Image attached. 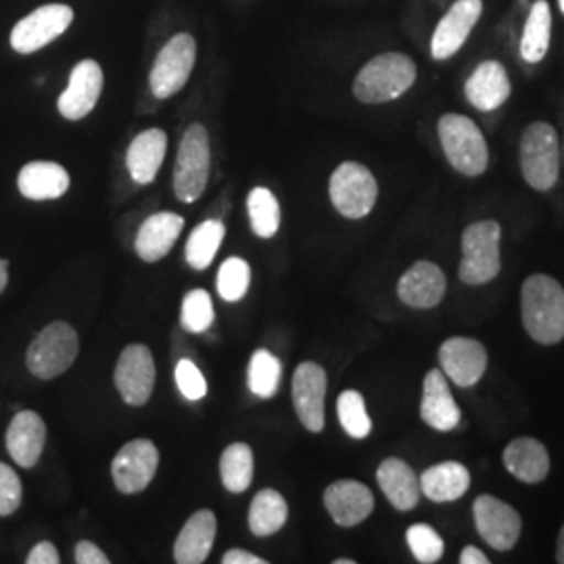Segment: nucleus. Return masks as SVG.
I'll use <instances>...</instances> for the list:
<instances>
[{
  "instance_id": "bb28decb",
  "label": "nucleus",
  "mask_w": 564,
  "mask_h": 564,
  "mask_svg": "<svg viewBox=\"0 0 564 564\" xmlns=\"http://www.w3.org/2000/svg\"><path fill=\"white\" fill-rule=\"evenodd\" d=\"M18 186L30 202H53L67 193L69 174L59 163L32 162L21 167Z\"/></svg>"
},
{
  "instance_id": "ddd939ff",
  "label": "nucleus",
  "mask_w": 564,
  "mask_h": 564,
  "mask_svg": "<svg viewBox=\"0 0 564 564\" xmlns=\"http://www.w3.org/2000/svg\"><path fill=\"white\" fill-rule=\"evenodd\" d=\"M160 466V449L149 440L123 445L111 464L113 484L121 494H141L153 481Z\"/></svg>"
},
{
  "instance_id": "f8f14e48",
  "label": "nucleus",
  "mask_w": 564,
  "mask_h": 564,
  "mask_svg": "<svg viewBox=\"0 0 564 564\" xmlns=\"http://www.w3.org/2000/svg\"><path fill=\"white\" fill-rule=\"evenodd\" d=\"M116 387L128 405H144L155 387V362L147 345H128L116 366Z\"/></svg>"
},
{
  "instance_id": "423d86ee",
  "label": "nucleus",
  "mask_w": 564,
  "mask_h": 564,
  "mask_svg": "<svg viewBox=\"0 0 564 564\" xmlns=\"http://www.w3.org/2000/svg\"><path fill=\"white\" fill-rule=\"evenodd\" d=\"M78 351L80 341L76 330L69 324L57 321L36 335V339L28 347L25 364L34 377L48 381L67 372L69 366L76 362Z\"/></svg>"
},
{
  "instance_id": "dca6fc26",
  "label": "nucleus",
  "mask_w": 564,
  "mask_h": 564,
  "mask_svg": "<svg viewBox=\"0 0 564 564\" xmlns=\"http://www.w3.org/2000/svg\"><path fill=\"white\" fill-rule=\"evenodd\" d=\"M326 370L321 364L303 362L293 375V405L303 426L310 433L324 429V398H326Z\"/></svg>"
},
{
  "instance_id": "9b49d317",
  "label": "nucleus",
  "mask_w": 564,
  "mask_h": 564,
  "mask_svg": "<svg viewBox=\"0 0 564 564\" xmlns=\"http://www.w3.org/2000/svg\"><path fill=\"white\" fill-rule=\"evenodd\" d=\"M74 11L67 4H44L30 13L13 28L11 46L21 55H30L57 41L61 34L72 25Z\"/></svg>"
},
{
  "instance_id": "c9c22d12",
  "label": "nucleus",
  "mask_w": 564,
  "mask_h": 564,
  "mask_svg": "<svg viewBox=\"0 0 564 564\" xmlns=\"http://www.w3.org/2000/svg\"><path fill=\"white\" fill-rule=\"evenodd\" d=\"M337 414H339L343 431L351 440H366L372 433V421L366 412V402L358 391L354 389L343 391L337 400Z\"/></svg>"
},
{
  "instance_id": "72a5a7b5",
  "label": "nucleus",
  "mask_w": 564,
  "mask_h": 564,
  "mask_svg": "<svg viewBox=\"0 0 564 564\" xmlns=\"http://www.w3.org/2000/svg\"><path fill=\"white\" fill-rule=\"evenodd\" d=\"M220 477L228 491L242 494L253 481V452L247 444L228 445L220 458Z\"/></svg>"
},
{
  "instance_id": "7ed1b4c3",
  "label": "nucleus",
  "mask_w": 564,
  "mask_h": 564,
  "mask_svg": "<svg viewBox=\"0 0 564 564\" xmlns=\"http://www.w3.org/2000/svg\"><path fill=\"white\" fill-rule=\"evenodd\" d=\"M445 158L468 178L481 176L489 165V149L481 128L460 113H445L437 123Z\"/></svg>"
},
{
  "instance_id": "79ce46f5",
  "label": "nucleus",
  "mask_w": 564,
  "mask_h": 564,
  "mask_svg": "<svg viewBox=\"0 0 564 564\" xmlns=\"http://www.w3.org/2000/svg\"><path fill=\"white\" fill-rule=\"evenodd\" d=\"M76 563L78 564H109V556L102 552L99 545L93 542H80L76 545Z\"/></svg>"
},
{
  "instance_id": "aec40b11",
  "label": "nucleus",
  "mask_w": 564,
  "mask_h": 564,
  "mask_svg": "<svg viewBox=\"0 0 564 564\" xmlns=\"http://www.w3.org/2000/svg\"><path fill=\"white\" fill-rule=\"evenodd\" d=\"M421 419L424 424H429L431 429H435L440 433L454 431L463 421V412L449 391L444 370L433 368L424 377Z\"/></svg>"
},
{
  "instance_id": "4c0bfd02",
  "label": "nucleus",
  "mask_w": 564,
  "mask_h": 564,
  "mask_svg": "<svg viewBox=\"0 0 564 564\" xmlns=\"http://www.w3.org/2000/svg\"><path fill=\"white\" fill-rule=\"evenodd\" d=\"M214 323V303L205 289H193L182 302L181 324L186 333H205Z\"/></svg>"
},
{
  "instance_id": "f257e3e1",
  "label": "nucleus",
  "mask_w": 564,
  "mask_h": 564,
  "mask_svg": "<svg viewBox=\"0 0 564 564\" xmlns=\"http://www.w3.org/2000/svg\"><path fill=\"white\" fill-rule=\"evenodd\" d=\"M521 318L527 335L540 345L564 339V289L547 274H533L521 289Z\"/></svg>"
},
{
  "instance_id": "c756f323",
  "label": "nucleus",
  "mask_w": 564,
  "mask_h": 564,
  "mask_svg": "<svg viewBox=\"0 0 564 564\" xmlns=\"http://www.w3.org/2000/svg\"><path fill=\"white\" fill-rule=\"evenodd\" d=\"M289 517V506L276 489H262L256 494L249 508V529L258 538L279 533Z\"/></svg>"
},
{
  "instance_id": "a19ab883",
  "label": "nucleus",
  "mask_w": 564,
  "mask_h": 564,
  "mask_svg": "<svg viewBox=\"0 0 564 564\" xmlns=\"http://www.w3.org/2000/svg\"><path fill=\"white\" fill-rule=\"evenodd\" d=\"M21 496L23 489L18 473L0 463V517H11L20 508Z\"/></svg>"
},
{
  "instance_id": "6e6552de",
  "label": "nucleus",
  "mask_w": 564,
  "mask_h": 564,
  "mask_svg": "<svg viewBox=\"0 0 564 564\" xmlns=\"http://www.w3.org/2000/svg\"><path fill=\"white\" fill-rule=\"evenodd\" d=\"M328 195L343 218L362 220L379 199V184L362 163L345 162L333 172Z\"/></svg>"
},
{
  "instance_id": "0eeeda50",
  "label": "nucleus",
  "mask_w": 564,
  "mask_h": 564,
  "mask_svg": "<svg viewBox=\"0 0 564 564\" xmlns=\"http://www.w3.org/2000/svg\"><path fill=\"white\" fill-rule=\"evenodd\" d=\"M209 134L202 123L188 126L182 137L178 160L174 167V193L182 203H195L209 181Z\"/></svg>"
},
{
  "instance_id": "ea45409f",
  "label": "nucleus",
  "mask_w": 564,
  "mask_h": 564,
  "mask_svg": "<svg viewBox=\"0 0 564 564\" xmlns=\"http://www.w3.org/2000/svg\"><path fill=\"white\" fill-rule=\"evenodd\" d=\"M174 375H176V384H178L182 395L188 402H199L207 395V383H205L197 364L191 362V360H181Z\"/></svg>"
},
{
  "instance_id": "c85d7f7f",
  "label": "nucleus",
  "mask_w": 564,
  "mask_h": 564,
  "mask_svg": "<svg viewBox=\"0 0 564 564\" xmlns=\"http://www.w3.org/2000/svg\"><path fill=\"white\" fill-rule=\"evenodd\" d=\"M421 491L435 505L460 500L470 487V473L460 463L447 460L426 468L421 475Z\"/></svg>"
},
{
  "instance_id": "9d476101",
  "label": "nucleus",
  "mask_w": 564,
  "mask_h": 564,
  "mask_svg": "<svg viewBox=\"0 0 564 564\" xmlns=\"http://www.w3.org/2000/svg\"><path fill=\"white\" fill-rule=\"evenodd\" d=\"M473 514L481 540L496 552H510L523 533V519L517 508L496 496H479L473 505Z\"/></svg>"
},
{
  "instance_id": "a878e982",
  "label": "nucleus",
  "mask_w": 564,
  "mask_h": 564,
  "mask_svg": "<svg viewBox=\"0 0 564 564\" xmlns=\"http://www.w3.org/2000/svg\"><path fill=\"white\" fill-rule=\"evenodd\" d=\"M377 481L393 508L408 512L421 502V481L402 458H387L377 470Z\"/></svg>"
},
{
  "instance_id": "393cba45",
  "label": "nucleus",
  "mask_w": 564,
  "mask_h": 564,
  "mask_svg": "<svg viewBox=\"0 0 564 564\" xmlns=\"http://www.w3.org/2000/svg\"><path fill=\"white\" fill-rule=\"evenodd\" d=\"M218 531V521L212 510L195 512L174 544V561L178 564H202L207 561Z\"/></svg>"
},
{
  "instance_id": "a211bd4d",
  "label": "nucleus",
  "mask_w": 564,
  "mask_h": 564,
  "mask_svg": "<svg viewBox=\"0 0 564 564\" xmlns=\"http://www.w3.org/2000/svg\"><path fill=\"white\" fill-rule=\"evenodd\" d=\"M324 506L339 527H356L372 514L375 496L360 481L341 479L324 489Z\"/></svg>"
},
{
  "instance_id": "09e8293b",
  "label": "nucleus",
  "mask_w": 564,
  "mask_h": 564,
  "mask_svg": "<svg viewBox=\"0 0 564 564\" xmlns=\"http://www.w3.org/2000/svg\"><path fill=\"white\" fill-rule=\"evenodd\" d=\"M335 564H356V561H351V558H337Z\"/></svg>"
},
{
  "instance_id": "473e14b6",
  "label": "nucleus",
  "mask_w": 564,
  "mask_h": 564,
  "mask_svg": "<svg viewBox=\"0 0 564 564\" xmlns=\"http://www.w3.org/2000/svg\"><path fill=\"white\" fill-rule=\"evenodd\" d=\"M251 228L260 239H272L281 228V205L270 188L258 186L247 197Z\"/></svg>"
},
{
  "instance_id": "f3484780",
  "label": "nucleus",
  "mask_w": 564,
  "mask_h": 564,
  "mask_svg": "<svg viewBox=\"0 0 564 564\" xmlns=\"http://www.w3.org/2000/svg\"><path fill=\"white\" fill-rule=\"evenodd\" d=\"M102 69L97 61H80L69 76V84L63 90L57 101L59 113L69 121H78L86 118L101 97Z\"/></svg>"
},
{
  "instance_id": "39448f33",
  "label": "nucleus",
  "mask_w": 564,
  "mask_h": 564,
  "mask_svg": "<svg viewBox=\"0 0 564 564\" xmlns=\"http://www.w3.org/2000/svg\"><path fill=\"white\" fill-rule=\"evenodd\" d=\"M500 239L502 228L496 220H481L464 228L463 260L458 265V276L464 284L479 286L500 274Z\"/></svg>"
},
{
  "instance_id": "b1692460",
  "label": "nucleus",
  "mask_w": 564,
  "mask_h": 564,
  "mask_svg": "<svg viewBox=\"0 0 564 564\" xmlns=\"http://www.w3.org/2000/svg\"><path fill=\"white\" fill-rule=\"evenodd\" d=\"M184 218L172 212H162L142 223L141 230L137 235V253L142 262H160L172 247L178 241Z\"/></svg>"
},
{
  "instance_id": "e433bc0d",
  "label": "nucleus",
  "mask_w": 564,
  "mask_h": 564,
  "mask_svg": "<svg viewBox=\"0 0 564 564\" xmlns=\"http://www.w3.org/2000/svg\"><path fill=\"white\" fill-rule=\"evenodd\" d=\"M251 284V268L241 258H228L218 272V293L224 302H241Z\"/></svg>"
},
{
  "instance_id": "a18cd8bd",
  "label": "nucleus",
  "mask_w": 564,
  "mask_h": 564,
  "mask_svg": "<svg viewBox=\"0 0 564 564\" xmlns=\"http://www.w3.org/2000/svg\"><path fill=\"white\" fill-rule=\"evenodd\" d=\"M460 563L463 564H489V558L485 556L484 552L475 545H466L460 554Z\"/></svg>"
},
{
  "instance_id": "37998d69",
  "label": "nucleus",
  "mask_w": 564,
  "mask_h": 564,
  "mask_svg": "<svg viewBox=\"0 0 564 564\" xmlns=\"http://www.w3.org/2000/svg\"><path fill=\"white\" fill-rule=\"evenodd\" d=\"M28 564H59V552L57 547L51 544V542H41V544L34 545L32 552L28 554L25 558Z\"/></svg>"
},
{
  "instance_id": "20e7f679",
  "label": "nucleus",
  "mask_w": 564,
  "mask_h": 564,
  "mask_svg": "<svg viewBox=\"0 0 564 564\" xmlns=\"http://www.w3.org/2000/svg\"><path fill=\"white\" fill-rule=\"evenodd\" d=\"M519 153L524 182L540 193L554 188L561 174V142L556 128L547 121L527 126Z\"/></svg>"
},
{
  "instance_id": "2f4dec72",
  "label": "nucleus",
  "mask_w": 564,
  "mask_h": 564,
  "mask_svg": "<svg viewBox=\"0 0 564 564\" xmlns=\"http://www.w3.org/2000/svg\"><path fill=\"white\" fill-rule=\"evenodd\" d=\"M224 235H226V228H224L220 220H205V223L199 224L186 241V262H188V265L193 270H199V272L207 270L214 262L220 245H223Z\"/></svg>"
},
{
  "instance_id": "cd10ccee",
  "label": "nucleus",
  "mask_w": 564,
  "mask_h": 564,
  "mask_svg": "<svg viewBox=\"0 0 564 564\" xmlns=\"http://www.w3.org/2000/svg\"><path fill=\"white\" fill-rule=\"evenodd\" d=\"M167 151V134L160 128H151L141 132L128 149L126 165L132 181L139 184H151L155 181Z\"/></svg>"
},
{
  "instance_id": "2eb2a0df",
  "label": "nucleus",
  "mask_w": 564,
  "mask_h": 564,
  "mask_svg": "<svg viewBox=\"0 0 564 564\" xmlns=\"http://www.w3.org/2000/svg\"><path fill=\"white\" fill-rule=\"evenodd\" d=\"M440 364L452 383L468 389L484 379L487 349L473 337H449L440 347Z\"/></svg>"
},
{
  "instance_id": "4468645a",
  "label": "nucleus",
  "mask_w": 564,
  "mask_h": 564,
  "mask_svg": "<svg viewBox=\"0 0 564 564\" xmlns=\"http://www.w3.org/2000/svg\"><path fill=\"white\" fill-rule=\"evenodd\" d=\"M484 13V0H456L442 21L437 23L431 39L433 59L445 61L454 57L468 41L477 21Z\"/></svg>"
},
{
  "instance_id": "4be33fe9",
  "label": "nucleus",
  "mask_w": 564,
  "mask_h": 564,
  "mask_svg": "<svg viewBox=\"0 0 564 564\" xmlns=\"http://www.w3.org/2000/svg\"><path fill=\"white\" fill-rule=\"evenodd\" d=\"M464 93L470 105L481 111H494L502 107L512 93L505 65L500 61H484L477 65L464 84Z\"/></svg>"
},
{
  "instance_id": "6ab92c4d",
  "label": "nucleus",
  "mask_w": 564,
  "mask_h": 564,
  "mask_svg": "<svg viewBox=\"0 0 564 564\" xmlns=\"http://www.w3.org/2000/svg\"><path fill=\"white\" fill-rule=\"evenodd\" d=\"M447 291V279L437 263L421 262L410 265L398 282V297L416 310H431L440 305Z\"/></svg>"
},
{
  "instance_id": "1a4fd4ad",
  "label": "nucleus",
  "mask_w": 564,
  "mask_h": 564,
  "mask_svg": "<svg viewBox=\"0 0 564 564\" xmlns=\"http://www.w3.org/2000/svg\"><path fill=\"white\" fill-rule=\"evenodd\" d=\"M197 61V42L191 34H176L160 51L151 69V90L158 99H170L181 93L191 78Z\"/></svg>"
},
{
  "instance_id": "412c9836",
  "label": "nucleus",
  "mask_w": 564,
  "mask_h": 564,
  "mask_svg": "<svg viewBox=\"0 0 564 564\" xmlns=\"http://www.w3.org/2000/svg\"><path fill=\"white\" fill-rule=\"evenodd\" d=\"M7 452L21 468H34L46 444V424L32 410L18 412L7 429Z\"/></svg>"
},
{
  "instance_id": "7c9ffc66",
  "label": "nucleus",
  "mask_w": 564,
  "mask_h": 564,
  "mask_svg": "<svg viewBox=\"0 0 564 564\" xmlns=\"http://www.w3.org/2000/svg\"><path fill=\"white\" fill-rule=\"evenodd\" d=\"M550 32H552V11L547 0H538L529 18L524 21L523 39H521V57L527 63H540L550 48Z\"/></svg>"
},
{
  "instance_id": "8fccbe9b",
  "label": "nucleus",
  "mask_w": 564,
  "mask_h": 564,
  "mask_svg": "<svg viewBox=\"0 0 564 564\" xmlns=\"http://www.w3.org/2000/svg\"><path fill=\"white\" fill-rule=\"evenodd\" d=\"M558 7H561V11L564 13V0H558Z\"/></svg>"
},
{
  "instance_id": "58836bf2",
  "label": "nucleus",
  "mask_w": 564,
  "mask_h": 564,
  "mask_svg": "<svg viewBox=\"0 0 564 564\" xmlns=\"http://www.w3.org/2000/svg\"><path fill=\"white\" fill-rule=\"evenodd\" d=\"M410 552L421 564L440 563L444 556L445 544L442 535L431 524H412L405 533Z\"/></svg>"
},
{
  "instance_id": "c03bdc74",
  "label": "nucleus",
  "mask_w": 564,
  "mask_h": 564,
  "mask_svg": "<svg viewBox=\"0 0 564 564\" xmlns=\"http://www.w3.org/2000/svg\"><path fill=\"white\" fill-rule=\"evenodd\" d=\"M224 564H265L263 558L260 556H256V554H251V552H247V550H228L226 554H224L223 558Z\"/></svg>"
},
{
  "instance_id": "f704fd0d",
  "label": "nucleus",
  "mask_w": 564,
  "mask_h": 564,
  "mask_svg": "<svg viewBox=\"0 0 564 564\" xmlns=\"http://www.w3.org/2000/svg\"><path fill=\"white\" fill-rule=\"evenodd\" d=\"M281 377V360L274 354H270L268 349H258L251 356L249 372H247V383H249V389H251L253 395L263 398V400L272 398L279 391Z\"/></svg>"
},
{
  "instance_id": "de8ad7c7",
  "label": "nucleus",
  "mask_w": 564,
  "mask_h": 564,
  "mask_svg": "<svg viewBox=\"0 0 564 564\" xmlns=\"http://www.w3.org/2000/svg\"><path fill=\"white\" fill-rule=\"evenodd\" d=\"M9 284V263L0 260V293L7 289Z\"/></svg>"
},
{
  "instance_id": "f03ea898",
  "label": "nucleus",
  "mask_w": 564,
  "mask_h": 564,
  "mask_svg": "<svg viewBox=\"0 0 564 564\" xmlns=\"http://www.w3.org/2000/svg\"><path fill=\"white\" fill-rule=\"evenodd\" d=\"M416 63L402 53H384L368 61L354 80V95L366 105L395 101L416 82Z\"/></svg>"
},
{
  "instance_id": "49530a36",
  "label": "nucleus",
  "mask_w": 564,
  "mask_h": 564,
  "mask_svg": "<svg viewBox=\"0 0 564 564\" xmlns=\"http://www.w3.org/2000/svg\"><path fill=\"white\" fill-rule=\"evenodd\" d=\"M556 563L564 564V523L558 531V542H556Z\"/></svg>"
},
{
  "instance_id": "5701e85b",
  "label": "nucleus",
  "mask_w": 564,
  "mask_h": 564,
  "mask_svg": "<svg viewBox=\"0 0 564 564\" xmlns=\"http://www.w3.org/2000/svg\"><path fill=\"white\" fill-rule=\"evenodd\" d=\"M506 470L521 484L538 485L550 473V454L535 437H517L506 445L502 454Z\"/></svg>"
}]
</instances>
